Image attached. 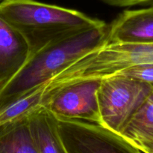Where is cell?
<instances>
[{"label":"cell","instance_id":"6da1fadb","mask_svg":"<svg viewBox=\"0 0 153 153\" xmlns=\"http://www.w3.org/2000/svg\"><path fill=\"white\" fill-rule=\"evenodd\" d=\"M108 25L87 28L48 44L30 55L0 89V110L33 91L85 54L108 43Z\"/></svg>","mask_w":153,"mask_h":153},{"label":"cell","instance_id":"7a4b0ae2","mask_svg":"<svg viewBox=\"0 0 153 153\" xmlns=\"http://www.w3.org/2000/svg\"><path fill=\"white\" fill-rule=\"evenodd\" d=\"M0 17L22 34L31 54L70 34L106 24L76 9L36 0H0Z\"/></svg>","mask_w":153,"mask_h":153},{"label":"cell","instance_id":"3957f363","mask_svg":"<svg viewBox=\"0 0 153 153\" xmlns=\"http://www.w3.org/2000/svg\"><path fill=\"white\" fill-rule=\"evenodd\" d=\"M149 64H153V43H108L61 70L49 80V86L58 89L72 82L102 79Z\"/></svg>","mask_w":153,"mask_h":153},{"label":"cell","instance_id":"277c9868","mask_svg":"<svg viewBox=\"0 0 153 153\" xmlns=\"http://www.w3.org/2000/svg\"><path fill=\"white\" fill-rule=\"evenodd\" d=\"M153 91V86L122 74L102 78L98 89L101 125L120 134Z\"/></svg>","mask_w":153,"mask_h":153},{"label":"cell","instance_id":"5b68a950","mask_svg":"<svg viewBox=\"0 0 153 153\" xmlns=\"http://www.w3.org/2000/svg\"><path fill=\"white\" fill-rule=\"evenodd\" d=\"M55 117L67 153H142L120 134L101 124Z\"/></svg>","mask_w":153,"mask_h":153},{"label":"cell","instance_id":"8992f818","mask_svg":"<svg viewBox=\"0 0 153 153\" xmlns=\"http://www.w3.org/2000/svg\"><path fill=\"white\" fill-rule=\"evenodd\" d=\"M100 82L101 79H88L64 86L46 96L41 108L56 117L100 124Z\"/></svg>","mask_w":153,"mask_h":153},{"label":"cell","instance_id":"52a82bcc","mask_svg":"<svg viewBox=\"0 0 153 153\" xmlns=\"http://www.w3.org/2000/svg\"><path fill=\"white\" fill-rule=\"evenodd\" d=\"M108 43H153V5L126 10L108 25Z\"/></svg>","mask_w":153,"mask_h":153},{"label":"cell","instance_id":"ba28073f","mask_svg":"<svg viewBox=\"0 0 153 153\" xmlns=\"http://www.w3.org/2000/svg\"><path fill=\"white\" fill-rule=\"evenodd\" d=\"M31 49L25 38L0 17V89L25 64Z\"/></svg>","mask_w":153,"mask_h":153},{"label":"cell","instance_id":"9c48e42d","mask_svg":"<svg viewBox=\"0 0 153 153\" xmlns=\"http://www.w3.org/2000/svg\"><path fill=\"white\" fill-rule=\"evenodd\" d=\"M120 134L142 153H153V91Z\"/></svg>","mask_w":153,"mask_h":153},{"label":"cell","instance_id":"30bf717a","mask_svg":"<svg viewBox=\"0 0 153 153\" xmlns=\"http://www.w3.org/2000/svg\"><path fill=\"white\" fill-rule=\"evenodd\" d=\"M31 136L37 153H67L57 128L56 118L44 108L28 118Z\"/></svg>","mask_w":153,"mask_h":153},{"label":"cell","instance_id":"8fae6325","mask_svg":"<svg viewBox=\"0 0 153 153\" xmlns=\"http://www.w3.org/2000/svg\"><path fill=\"white\" fill-rule=\"evenodd\" d=\"M0 153H37L28 118L0 127Z\"/></svg>","mask_w":153,"mask_h":153},{"label":"cell","instance_id":"7c38bea8","mask_svg":"<svg viewBox=\"0 0 153 153\" xmlns=\"http://www.w3.org/2000/svg\"><path fill=\"white\" fill-rule=\"evenodd\" d=\"M45 83L0 110V127L28 118L42 107Z\"/></svg>","mask_w":153,"mask_h":153},{"label":"cell","instance_id":"4fadbf2b","mask_svg":"<svg viewBox=\"0 0 153 153\" xmlns=\"http://www.w3.org/2000/svg\"><path fill=\"white\" fill-rule=\"evenodd\" d=\"M116 74L124 75L153 86V64L134 66Z\"/></svg>","mask_w":153,"mask_h":153},{"label":"cell","instance_id":"5bb4252c","mask_svg":"<svg viewBox=\"0 0 153 153\" xmlns=\"http://www.w3.org/2000/svg\"><path fill=\"white\" fill-rule=\"evenodd\" d=\"M113 7L128 8L137 5H153V0H100Z\"/></svg>","mask_w":153,"mask_h":153}]
</instances>
